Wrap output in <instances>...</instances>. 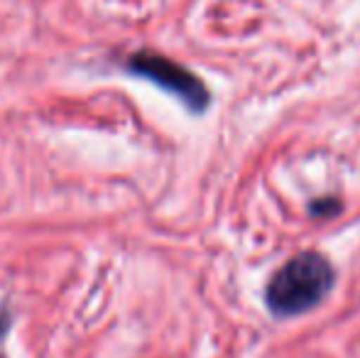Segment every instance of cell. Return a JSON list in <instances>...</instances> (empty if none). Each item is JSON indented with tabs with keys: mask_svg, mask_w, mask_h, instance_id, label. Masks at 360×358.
Returning a JSON list of instances; mask_svg holds the SVG:
<instances>
[{
	"mask_svg": "<svg viewBox=\"0 0 360 358\" xmlns=\"http://www.w3.org/2000/svg\"><path fill=\"white\" fill-rule=\"evenodd\" d=\"M336 282L333 265L321 253L294 255L272 275L265 290V302L275 317H297L314 309L331 292Z\"/></svg>",
	"mask_w": 360,
	"mask_h": 358,
	"instance_id": "cell-1",
	"label": "cell"
},
{
	"mask_svg": "<svg viewBox=\"0 0 360 358\" xmlns=\"http://www.w3.org/2000/svg\"><path fill=\"white\" fill-rule=\"evenodd\" d=\"M128 69L135 77L147 79V82L157 84L160 89L174 94L194 113H204L206 106H209V91L201 84V79H196L181 64L172 62V59L162 57V54H152V52L135 54L130 59Z\"/></svg>",
	"mask_w": 360,
	"mask_h": 358,
	"instance_id": "cell-2",
	"label": "cell"
},
{
	"mask_svg": "<svg viewBox=\"0 0 360 358\" xmlns=\"http://www.w3.org/2000/svg\"><path fill=\"white\" fill-rule=\"evenodd\" d=\"M311 214L314 216H336L341 214V201L338 199H321L311 204Z\"/></svg>",
	"mask_w": 360,
	"mask_h": 358,
	"instance_id": "cell-3",
	"label": "cell"
}]
</instances>
